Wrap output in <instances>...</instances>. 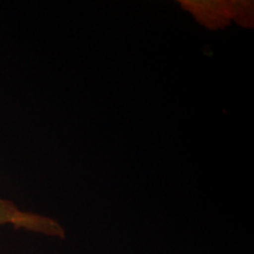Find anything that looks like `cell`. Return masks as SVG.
I'll list each match as a JSON object with an SVG mask.
<instances>
[{
	"label": "cell",
	"mask_w": 254,
	"mask_h": 254,
	"mask_svg": "<svg viewBox=\"0 0 254 254\" xmlns=\"http://www.w3.org/2000/svg\"><path fill=\"white\" fill-rule=\"evenodd\" d=\"M7 224L14 228H24L45 236L64 237L63 227L53 219L20 211L13 202L0 199V225Z\"/></svg>",
	"instance_id": "obj_1"
}]
</instances>
